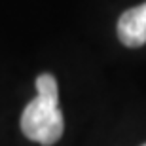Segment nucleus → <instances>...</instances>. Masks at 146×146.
Wrapping results in <instances>:
<instances>
[{
	"label": "nucleus",
	"instance_id": "obj_3",
	"mask_svg": "<svg viewBox=\"0 0 146 146\" xmlns=\"http://www.w3.org/2000/svg\"><path fill=\"white\" fill-rule=\"evenodd\" d=\"M142 146H146V144H142Z\"/></svg>",
	"mask_w": 146,
	"mask_h": 146
},
{
	"label": "nucleus",
	"instance_id": "obj_2",
	"mask_svg": "<svg viewBox=\"0 0 146 146\" xmlns=\"http://www.w3.org/2000/svg\"><path fill=\"white\" fill-rule=\"evenodd\" d=\"M118 38L127 48L146 44V2L125 10L118 19Z\"/></svg>",
	"mask_w": 146,
	"mask_h": 146
},
{
	"label": "nucleus",
	"instance_id": "obj_1",
	"mask_svg": "<svg viewBox=\"0 0 146 146\" xmlns=\"http://www.w3.org/2000/svg\"><path fill=\"white\" fill-rule=\"evenodd\" d=\"M23 135L42 146H51L63 137L65 119L59 108V87L53 74L36 78V97L21 114Z\"/></svg>",
	"mask_w": 146,
	"mask_h": 146
}]
</instances>
